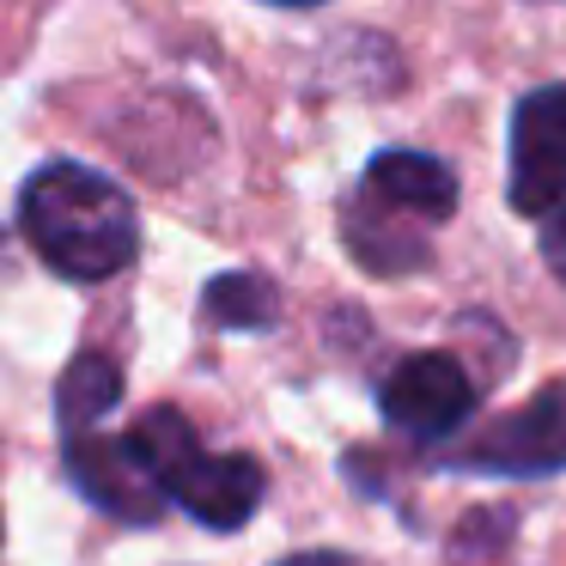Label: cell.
<instances>
[{
  "mask_svg": "<svg viewBox=\"0 0 566 566\" xmlns=\"http://www.w3.org/2000/svg\"><path fill=\"white\" fill-rule=\"evenodd\" d=\"M19 232L62 281H111L140 250V213L116 177L80 159H50L19 184Z\"/></svg>",
  "mask_w": 566,
  "mask_h": 566,
  "instance_id": "6da1fadb",
  "label": "cell"
},
{
  "mask_svg": "<svg viewBox=\"0 0 566 566\" xmlns=\"http://www.w3.org/2000/svg\"><path fill=\"white\" fill-rule=\"evenodd\" d=\"M128 444L140 451L147 475L159 481L165 500H177L201 530H244L269 493V469L244 451H208L189 427L184 408L159 402L128 427Z\"/></svg>",
  "mask_w": 566,
  "mask_h": 566,
  "instance_id": "7a4b0ae2",
  "label": "cell"
},
{
  "mask_svg": "<svg viewBox=\"0 0 566 566\" xmlns=\"http://www.w3.org/2000/svg\"><path fill=\"white\" fill-rule=\"evenodd\" d=\"M378 415L390 432H402L415 444H444L475 415V378H469L463 354H451V347L402 354L378 378Z\"/></svg>",
  "mask_w": 566,
  "mask_h": 566,
  "instance_id": "3957f363",
  "label": "cell"
},
{
  "mask_svg": "<svg viewBox=\"0 0 566 566\" xmlns=\"http://www.w3.org/2000/svg\"><path fill=\"white\" fill-rule=\"evenodd\" d=\"M451 463L463 475H512V481L560 475L566 469V378L536 390L512 415L488 420Z\"/></svg>",
  "mask_w": 566,
  "mask_h": 566,
  "instance_id": "277c9868",
  "label": "cell"
},
{
  "mask_svg": "<svg viewBox=\"0 0 566 566\" xmlns=\"http://www.w3.org/2000/svg\"><path fill=\"white\" fill-rule=\"evenodd\" d=\"M512 213L548 226L566 208V86H536L512 104Z\"/></svg>",
  "mask_w": 566,
  "mask_h": 566,
  "instance_id": "5b68a950",
  "label": "cell"
},
{
  "mask_svg": "<svg viewBox=\"0 0 566 566\" xmlns=\"http://www.w3.org/2000/svg\"><path fill=\"white\" fill-rule=\"evenodd\" d=\"M62 451H67L74 488L86 493L104 517H116V524H153V517L165 512L159 481L147 475V463H140V451L128 444V432L123 439H111V432H74V439H62Z\"/></svg>",
  "mask_w": 566,
  "mask_h": 566,
  "instance_id": "8992f818",
  "label": "cell"
},
{
  "mask_svg": "<svg viewBox=\"0 0 566 566\" xmlns=\"http://www.w3.org/2000/svg\"><path fill=\"white\" fill-rule=\"evenodd\" d=\"M342 244L366 274H420L432 262V226L359 184L342 201Z\"/></svg>",
  "mask_w": 566,
  "mask_h": 566,
  "instance_id": "52a82bcc",
  "label": "cell"
},
{
  "mask_svg": "<svg viewBox=\"0 0 566 566\" xmlns=\"http://www.w3.org/2000/svg\"><path fill=\"white\" fill-rule=\"evenodd\" d=\"M359 184H366L371 196L408 208L415 220H427L432 232L451 220L457 196H463V189H457V171L444 159H432V153H402V147L371 153V165H366V177H359Z\"/></svg>",
  "mask_w": 566,
  "mask_h": 566,
  "instance_id": "ba28073f",
  "label": "cell"
},
{
  "mask_svg": "<svg viewBox=\"0 0 566 566\" xmlns=\"http://www.w3.org/2000/svg\"><path fill=\"white\" fill-rule=\"evenodd\" d=\"M123 390H128V378H123V366H116L111 354L67 359L62 384H55V420H62V439H74V432H98V420L123 402Z\"/></svg>",
  "mask_w": 566,
  "mask_h": 566,
  "instance_id": "9c48e42d",
  "label": "cell"
},
{
  "mask_svg": "<svg viewBox=\"0 0 566 566\" xmlns=\"http://www.w3.org/2000/svg\"><path fill=\"white\" fill-rule=\"evenodd\" d=\"M201 317L213 329H274L281 323V286L256 269H232V274H213L201 286Z\"/></svg>",
  "mask_w": 566,
  "mask_h": 566,
  "instance_id": "30bf717a",
  "label": "cell"
},
{
  "mask_svg": "<svg viewBox=\"0 0 566 566\" xmlns=\"http://www.w3.org/2000/svg\"><path fill=\"white\" fill-rule=\"evenodd\" d=\"M542 262H548V269H554V281L566 286V208L554 213L548 226H542Z\"/></svg>",
  "mask_w": 566,
  "mask_h": 566,
  "instance_id": "8fae6325",
  "label": "cell"
},
{
  "mask_svg": "<svg viewBox=\"0 0 566 566\" xmlns=\"http://www.w3.org/2000/svg\"><path fill=\"white\" fill-rule=\"evenodd\" d=\"M274 566H354L347 554H335V548H305V554H286V560H274Z\"/></svg>",
  "mask_w": 566,
  "mask_h": 566,
  "instance_id": "7c38bea8",
  "label": "cell"
},
{
  "mask_svg": "<svg viewBox=\"0 0 566 566\" xmlns=\"http://www.w3.org/2000/svg\"><path fill=\"white\" fill-rule=\"evenodd\" d=\"M269 7H323V0H269Z\"/></svg>",
  "mask_w": 566,
  "mask_h": 566,
  "instance_id": "4fadbf2b",
  "label": "cell"
},
{
  "mask_svg": "<svg viewBox=\"0 0 566 566\" xmlns=\"http://www.w3.org/2000/svg\"><path fill=\"white\" fill-rule=\"evenodd\" d=\"M0 542H7V524H0Z\"/></svg>",
  "mask_w": 566,
  "mask_h": 566,
  "instance_id": "5bb4252c",
  "label": "cell"
}]
</instances>
